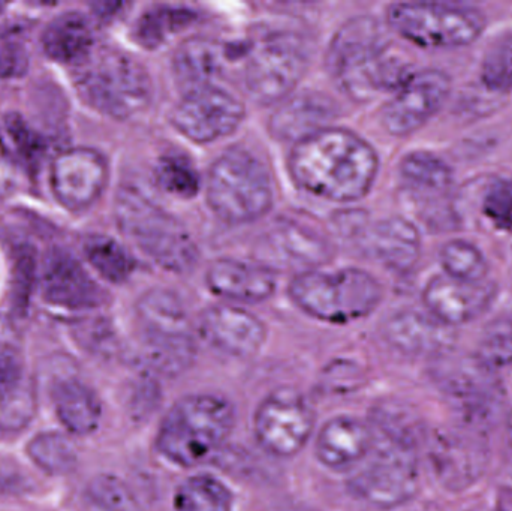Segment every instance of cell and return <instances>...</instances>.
Instances as JSON below:
<instances>
[{
    "mask_svg": "<svg viewBox=\"0 0 512 511\" xmlns=\"http://www.w3.org/2000/svg\"><path fill=\"white\" fill-rule=\"evenodd\" d=\"M391 29L424 48H459L474 44L486 29L483 11L445 2H400L387 9Z\"/></svg>",
    "mask_w": 512,
    "mask_h": 511,
    "instance_id": "obj_9",
    "label": "cell"
},
{
    "mask_svg": "<svg viewBox=\"0 0 512 511\" xmlns=\"http://www.w3.org/2000/svg\"><path fill=\"white\" fill-rule=\"evenodd\" d=\"M75 86L90 107L128 119L147 107L152 96L149 74L129 54L104 48L78 63Z\"/></svg>",
    "mask_w": 512,
    "mask_h": 511,
    "instance_id": "obj_6",
    "label": "cell"
},
{
    "mask_svg": "<svg viewBox=\"0 0 512 511\" xmlns=\"http://www.w3.org/2000/svg\"><path fill=\"white\" fill-rule=\"evenodd\" d=\"M41 42L51 59L81 63L92 54L93 33L83 15L69 11L47 24Z\"/></svg>",
    "mask_w": 512,
    "mask_h": 511,
    "instance_id": "obj_28",
    "label": "cell"
},
{
    "mask_svg": "<svg viewBox=\"0 0 512 511\" xmlns=\"http://www.w3.org/2000/svg\"><path fill=\"white\" fill-rule=\"evenodd\" d=\"M364 243L382 264L396 272H409L420 260V231L412 222L400 216L373 225L364 236Z\"/></svg>",
    "mask_w": 512,
    "mask_h": 511,
    "instance_id": "obj_24",
    "label": "cell"
},
{
    "mask_svg": "<svg viewBox=\"0 0 512 511\" xmlns=\"http://www.w3.org/2000/svg\"><path fill=\"white\" fill-rule=\"evenodd\" d=\"M200 329L216 350L242 359L258 353L267 338V330L259 318L234 306H213L204 311Z\"/></svg>",
    "mask_w": 512,
    "mask_h": 511,
    "instance_id": "obj_19",
    "label": "cell"
},
{
    "mask_svg": "<svg viewBox=\"0 0 512 511\" xmlns=\"http://www.w3.org/2000/svg\"><path fill=\"white\" fill-rule=\"evenodd\" d=\"M481 78L496 92L512 89V36L501 39L487 51L481 66Z\"/></svg>",
    "mask_w": 512,
    "mask_h": 511,
    "instance_id": "obj_39",
    "label": "cell"
},
{
    "mask_svg": "<svg viewBox=\"0 0 512 511\" xmlns=\"http://www.w3.org/2000/svg\"><path fill=\"white\" fill-rule=\"evenodd\" d=\"M388 45L375 18H352L340 27L328 48L327 65L346 95L367 101L375 93L399 90L408 80L411 74Z\"/></svg>",
    "mask_w": 512,
    "mask_h": 511,
    "instance_id": "obj_2",
    "label": "cell"
},
{
    "mask_svg": "<svg viewBox=\"0 0 512 511\" xmlns=\"http://www.w3.org/2000/svg\"><path fill=\"white\" fill-rule=\"evenodd\" d=\"M372 450L363 467L348 482V489L357 500L391 510L411 501L420 488V467L414 438L405 429L379 420Z\"/></svg>",
    "mask_w": 512,
    "mask_h": 511,
    "instance_id": "obj_3",
    "label": "cell"
},
{
    "mask_svg": "<svg viewBox=\"0 0 512 511\" xmlns=\"http://www.w3.org/2000/svg\"><path fill=\"white\" fill-rule=\"evenodd\" d=\"M114 210L122 233L158 266L183 273L197 263L198 249L186 228L143 189L123 185L117 192Z\"/></svg>",
    "mask_w": 512,
    "mask_h": 511,
    "instance_id": "obj_5",
    "label": "cell"
},
{
    "mask_svg": "<svg viewBox=\"0 0 512 511\" xmlns=\"http://www.w3.org/2000/svg\"><path fill=\"white\" fill-rule=\"evenodd\" d=\"M23 386L20 350L0 353V408L17 398Z\"/></svg>",
    "mask_w": 512,
    "mask_h": 511,
    "instance_id": "obj_41",
    "label": "cell"
},
{
    "mask_svg": "<svg viewBox=\"0 0 512 511\" xmlns=\"http://www.w3.org/2000/svg\"><path fill=\"white\" fill-rule=\"evenodd\" d=\"M24 63H26V59L20 51L15 48L5 50L0 53V75L21 74Z\"/></svg>",
    "mask_w": 512,
    "mask_h": 511,
    "instance_id": "obj_45",
    "label": "cell"
},
{
    "mask_svg": "<svg viewBox=\"0 0 512 511\" xmlns=\"http://www.w3.org/2000/svg\"><path fill=\"white\" fill-rule=\"evenodd\" d=\"M400 174L412 188L424 192H445L454 182L450 165L423 150L408 153L402 159Z\"/></svg>",
    "mask_w": 512,
    "mask_h": 511,
    "instance_id": "obj_31",
    "label": "cell"
},
{
    "mask_svg": "<svg viewBox=\"0 0 512 511\" xmlns=\"http://www.w3.org/2000/svg\"><path fill=\"white\" fill-rule=\"evenodd\" d=\"M309 54L300 36L268 33L256 42L245 68V84L259 104L286 98L306 72Z\"/></svg>",
    "mask_w": 512,
    "mask_h": 511,
    "instance_id": "obj_11",
    "label": "cell"
},
{
    "mask_svg": "<svg viewBox=\"0 0 512 511\" xmlns=\"http://www.w3.org/2000/svg\"><path fill=\"white\" fill-rule=\"evenodd\" d=\"M439 257L445 275L459 281L477 284L484 282L489 273V263L483 252L466 240L456 239L445 243Z\"/></svg>",
    "mask_w": 512,
    "mask_h": 511,
    "instance_id": "obj_33",
    "label": "cell"
},
{
    "mask_svg": "<svg viewBox=\"0 0 512 511\" xmlns=\"http://www.w3.org/2000/svg\"><path fill=\"white\" fill-rule=\"evenodd\" d=\"M433 461L442 482L450 488H465L480 473L478 452L463 438L456 435L441 437L433 447Z\"/></svg>",
    "mask_w": 512,
    "mask_h": 511,
    "instance_id": "obj_29",
    "label": "cell"
},
{
    "mask_svg": "<svg viewBox=\"0 0 512 511\" xmlns=\"http://www.w3.org/2000/svg\"><path fill=\"white\" fill-rule=\"evenodd\" d=\"M236 423V411L218 395H191L180 399L162 420L156 446L171 464L197 467L222 449Z\"/></svg>",
    "mask_w": 512,
    "mask_h": 511,
    "instance_id": "obj_4",
    "label": "cell"
},
{
    "mask_svg": "<svg viewBox=\"0 0 512 511\" xmlns=\"http://www.w3.org/2000/svg\"><path fill=\"white\" fill-rule=\"evenodd\" d=\"M41 293L45 302L71 311H89L107 302V294L68 252L53 249L42 264Z\"/></svg>",
    "mask_w": 512,
    "mask_h": 511,
    "instance_id": "obj_17",
    "label": "cell"
},
{
    "mask_svg": "<svg viewBox=\"0 0 512 511\" xmlns=\"http://www.w3.org/2000/svg\"><path fill=\"white\" fill-rule=\"evenodd\" d=\"M256 257L262 266L313 272L333 257L327 239L298 222L279 221L268 228L256 243Z\"/></svg>",
    "mask_w": 512,
    "mask_h": 511,
    "instance_id": "obj_16",
    "label": "cell"
},
{
    "mask_svg": "<svg viewBox=\"0 0 512 511\" xmlns=\"http://www.w3.org/2000/svg\"><path fill=\"white\" fill-rule=\"evenodd\" d=\"M483 210L496 228L512 233V179L495 180L487 188Z\"/></svg>",
    "mask_w": 512,
    "mask_h": 511,
    "instance_id": "obj_40",
    "label": "cell"
},
{
    "mask_svg": "<svg viewBox=\"0 0 512 511\" xmlns=\"http://www.w3.org/2000/svg\"><path fill=\"white\" fill-rule=\"evenodd\" d=\"M507 437H508V443H510V446L512 449V410H511V413L508 414V419H507Z\"/></svg>",
    "mask_w": 512,
    "mask_h": 511,
    "instance_id": "obj_46",
    "label": "cell"
},
{
    "mask_svg": "<svg viewBox=\"0 0 512 511\" xmlns=\"http://www.w3.org/2000/svg\"><path fill=\"white\" fill-rule=\"evenodd\" d=\"M234 498L227 485L216 477L200 474L177 489L176 511H233Z\"/></svg>",
    "mask_w": 512,
    "mask_h": 511,
    "instance_id": "obj_30",
    "label": "cell"
},
{
    "mask_svg": "<svg viewBox=\"0 0 512 511\" xmlns=\"http://www.w3.org/2000/svg\"><path fill=\"white\" fill-rule=\"evenodd\" d=\"M496 297L492 282H463L435 276L423 291L427 312L448 327L462 326L486 314Z\"/></svg>",
    "mask_w": 512,
    "mask_h": 511,
    "instance_id": "obj_18",
    "label": "cell"
},
{
    "mask_svg": "<svg viewBox=\"0 0 512 511\" xmlns=\"http://www.w3.org/2000/svg\"><path fill=\"white\" fill-rule=\"evenodd\" d=\"M384 336L396 350L414 356H442L454 342L451 327L417 311L391 315L385 323Z\"/></svg>",
    "mask_w": 512,
    "mask_h": 511,
    "instance_id": "obj_21",
    "label": "cell"
},
{
    "mask_svg": "<svg viewBox=\"0 0 512 511\" xmlns=\"http://www.w3.org/2000/svg\"><path fill=\"white\" fill-rule=\"evenodd\" d=\"M474 357L492 372L512 365V321H501L490 327Z\"/></svg>",
    "mask_w": 512,
    "mask_h": 511,
    "instance_id": "obj_38",
    "label": "cell"
},
{
    "mask_svg": "<svg viewBox=\"0 0 512 511\" xmlns=\"http://www.w3.org/2000/svg\"><path fill=\"white\" fill-rule=\"evenodd\" d=\"M27 455L51 476L69 473L77 462L72 444L56 432L36 435L27 446Z\"/></svg>",
    "mask_w": 512,
    "mask_h": 511,
    "instance_id": "obj_35",
    "label": "cell"
},
{
    "mask_svg": "<svg viewBox=\"0 0 512 511\" xmlns=\"http://www.w3.org/2000/svg\"><path fill=\"white\" fill-rule=\"evenodd\" d=\"M315 413L306 399L292 389L268 395L255 411V437L274 458L297 455L313 434Z\"/></svg>",
    "mask_w": 512,
    "mask_h": 511,
    "instance_id": "obj_12",
    "label": "cell"
},
{
    "mask_svg": "<svg viewBox=\"0 0 512 511\" xmlns=\"http://www.w3.org/2000/svg\"><path fill=\"white\" fill-rule=\"evenodd\" d=\"M194 11L176 6H156L141 15L135 26V38L146 48L164 44L170 35L185 29L195 20Z\"/></svg>",
    "mask_w": 512,
    "mask_h": 511,
    "instance_id": "obj_32",
    "label": "cell"
},
{
    "mask_svg": "<svg viewBox=\"0 0 512 511\" xmlns=\"http://www.w3.org/2000/svg\"><path fill=\"white\" fill-rule=\"evenodd\" d=\"M156 179L165 191L182 198L194 197L200 189L197 170L185 156H164L156 168Z\"/></svg>",
    "mask_w": 512,
    "mask_h": 511,
    "instance_id": "obj_37",
    "label": "cell"
},
{
    "mask_svg": "<svg viewBox=\"0 0 512 511\" xmlns=\"http://www.w3.org/2000/svg\"><path fill=\"white\" fill-rule=\"evenodd\" d=\"M86 500L90 511H137L128 486L110 474H101L87 485Z\"/></svg>",
    "mask_w": 512,
    "mask_h": 511,
    "instance_id": "obj_36",
    "label": "cell"
},
{
    "mask_svg": "<svg viewBox=\"0 0 512 511\" xmlns=\"http://www.w3.org/2000/svg\"><path fill=\"white\" fill-rule=\"evenodd\" d=\"M20 350V338L17 329L8 317L0 314V353Z\"/></svg>",
    "mask_w": 512,
    "mask_h": 511,
    "instance_id": "obj_44",
    "label": "cell"
},
{
    "mask_svg": "<svg viewBox=\"0 0 512 511\" xmlns=\"http://www.w3.org/2000/svg\"><path fill=\"white\" fill-rule=\"evenodd\" d=\"M207 285L213 293L236 302H264L276 290L273 270L262 264L216 260L207 270Z\"/></svg>",
    "mask_w": 512,
    "mask_h": 511,
    "instance_id": "obj_23",
    "label": "cell"
},
{
    "mask_svg": "<svg viewBox=\"0 0 512 511\" xmlns=\"http://www.w3.org/2000/svg\"><path fill=\"white\" fill-rule=\"evenodd\" d=\"M150 366L174 375L192 365L195 357L192 324L182 299L173 291L153 288L137 303Z\"/></svg>",
    "mask_w": 512,
    "mask_h": 511,
    "instance_id": "obj_10",
    "label": "cell"
},
{
    "mask_svg": "<svg viewBox=\"0 0 512 511\" xmlns=\"http://www.w3.org/2000/svg\"><path fill=\"white\" fill-rule=\"evenodd\" d=\"M6 123H8L9 134L12 135L15 143H17L21 155H23L30 164H38V159L41 158V150L44 149L38 135L30 131L23 120L11 117V119L6 120Z\"/></svg>",
    "mask_w": 512,
    "mask_h": 511,
    "instance_id": "obj_42",
    "label": "cell"
},
{
    "mask_svg": "<svg viewBox=\"0 0 512 511\" xmlns=\"http://www.w3.org/2000/svg\"><path fill=\"white\" fill-rule=\"evenodd\" d=\"M375 441L373 428L355 417L340 416L325 423L316 437V458L334 471L361 464Z\"/></svg>",
    "mask_w": 512,
    "mask_h": 511,
    "instance_id": "obj_20",
    "label": "cell"
},
{
    "mask_svg": "<svg viewBox=\"0 0 512 511\" xmlns=\"http://www.w3.org/2000/svg\"><path fill=\"white\" fill-rule=\"evenodd\" d=\"M337 116V105L318 92H303L283 102L270 119L274 137L298 141L327 129L328 122Z\"/></svg>",
    "mask_w": 512,
    "mask_h": 511,
    "instance_id": "obj_22",
    "label": "cell"
},
{
    "mask_svg": "<svg viewBox=\"0 0 512 511\" xmlns=\"http://www.w3.org/2000/svg\"><path fill=\"white\" fill-rule=\"evenodd\" d=\"M289 165L306 191L327 200L355 201L372 188L378 155L354 132L327 128L295 143Z\"/></svg>",
    "mask_w": 512,
    "mask_h": 511,
    "instance_id": "obj_1",
    "label": "cell"
},
{
    "mask_svg": "<svg viewBox=\"0 0 512 511\" xmlns=\"http://www.w3.org/2000/svg\"><path fill=\"white\" fill-rule=\"evenodd\" d=\"M451 78L439 69L411 74L382 110V125L393 135H409L423 128L447 102Z\"/></svg>",
    "mask_w": 512,
    "mask_h": 511,
    "instance_id": "obj_14",
    "label": "cell"
},
{
    "mask_svg": "<svg viewBox=\"0 0 512 511\" xmlns=\"http://www.w3.org/2000/svg\"><path fill=\"white\" fill-rule=\"evenodd\" d=\"M245 117L236 96L216 86L189 90L173 111V125L195 143L227 137Z\"/></svg>",
    "mask_w": 512,
    "mask_h": 511,
    "instance_id": "obj_13",
    "label": "cell"
},
{
    "mask_svg": "<svg viewBox=\"0 0 512 511\" xmlns=\"http://www.w3.org/2000/svg\"><path fill=\"white\" fill-rule=\"evenodd\" d=\"M86 255L96 272L113 284H122L134 272L131 255L110 237H92L86 243Z\"/></svg>",
    "mask_w": 512,
    "mask_h": 511,
    "instance_id": "obj_34",
    "label": "cell"
},
{
    "mask_svg": "<svg viewBox=\"0 0 512 511\" xmlns=\"http://www.w3.org/2000/svg\"><path fill=\"white\" fill-rule=\"evenodd\" d=\"M18 185V170L14 156L0 140V200L14 194Z\"/></svg>",
    "mask_w": 512,
    "mask_h": 511,
    "instance_id": "obj_43",
    "label": "cell"
},
{
    "mask_svg": "<svg viewBox=\"0 0 512 511\" xmlns=\"http://www.w3.org/2000/svg\"><path fill=\"white\" fill-rule=\"evenodd\" d=\"M53 404L60 423L75 435H89L101 422V402L90 387L75 378L59 381Z\"/></svg>",
    "mask_w": 512,
    "mask_h": 511,
    "instance_id": "obj_27",
    "label": "cell"
},
{
    "mask_svg": "<svg viewBox=\"0 0 512 511\" xmlns=\"http://www.w3.org/2000/svg\"><path fill=\"white\" fill-rule=\"evenodd\" d=\"M207 200L231 224L256 221L270 210L273 189L264 165L245 150H230L210 168Z\"/></svg>",
    "mask_w": 512,
    "mask_h": 511,
    "instance_id": "obj_8",
    "label": "cell"
},
{
    "mask_svg": "<svg viewBox=\"0 0 512 511\" xmlns=\"http://www.w3.org/2000/svg\"><path fill=\"white\" fill-rule=\"evenodd\" d=\"M439 377L445 392L466 413H483L498 401L495 372L484 368L474 356L465 365L459 363L456 368L441 372Z\"/></svg>",
    "mask_w": 512,
    "mask_h": 511,
    "instance_id": "obj_25",
    "label": "cell"
},
{
    "mask_svg": "<svg viewBox=\"0 0 512 511\" xmlns=\"http://www.w3.org/2000/svg\"><path fill=\"white\" fill-rule=\"evenodd\" d=\"M295 305L316 320L351 323L372 314L382 300V288L360 269L300 273L289 285Z\"/></svg>",
    "mask_w": 512,
    "mask_h": 511,
    "instance_id": "obj_7",
    "label": "cell"
},
{
    "mask_svg": "<svg viewBox=\"0 0 512 511\" xmlns=\"http://www.w3.org/2000/svg\"><path fill=\"white\" fill-rule=\"evenodd\" d=\"M225 48L215 39L195 36L177 48L173 68L177 78L191 89L213 86L212 81L224 72Z\"/></svg>",
    "mask_w": 512,
    "mask_h": 511,
    "instance_id": "obj_26",
    "label": "cell"
},
{
    "mask_svg": "<svg viewBox=\"0 0 512 511\" xmlns=\"http://www.w3.org/2000/svg\"><path fill=\"white\" fill-rule=\"evenodd\" d=\"M108 182L104 156L89 147H74L56 156L50 168L54 197L69 210L92 206Z\"/></svg>",
    "mask_w": 512,
    "mask_h": 511,
    "instance_id": "obj_15",
    "label": "cell"
}]
</instances>
